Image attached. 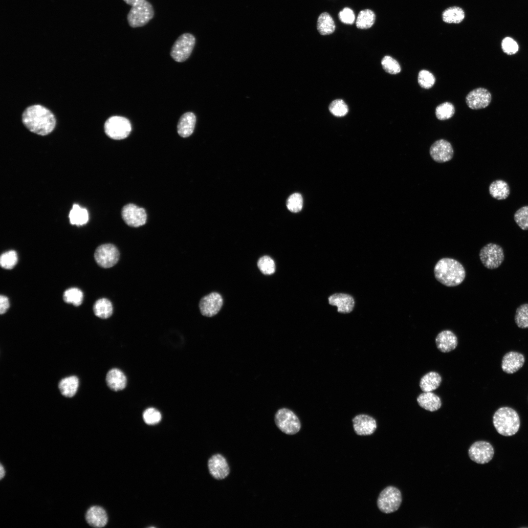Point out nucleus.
I'll list each match as a JSON object with an SVG mask.
<instances>
[{"label":"nucleus","mask_w":528,"mask_h":528,"mask_svg":"<svg viewBox=\"0 0 528 528\" xmlns=\"http://www.w3.org/2000/svg\"><path fill=\"white\" fill-rule=\"evenodd\" d=\"M22 122L29 131L40 135L51 133L56 125L53 113L40 105L27 107L22 114Z\"/></svg>","instance_id":"obj_1"},{"label":"nucleus","mask_w":528,"mask_h":528,"mask_svg":"<svg viewBox=\"0 0 528 528\" xmlns=\"http://www.w3.org/2000/svg\"><path fill=\"white\" fill-rule=\"evenodd\" d=\"M434 273L438 282L448 287L460 285L466 276V272L462 264L451 258H443L439 260L434 266Z\"/></svg>","instance_id":"obj_2"},{"label":"nucleus","mask_w":528,"mask_h":528,"mask_svg":"<svg viewBox=\"0 0 528 528\" xmlns=\"http://www.w3.org/2000/svg\"><path fill=\"white\" fill-rule=\"evenodd\" d=\"M493 423L498 433L504 436H511L518 432L520 420L515 410L508 407H502L495 412Z\"/></svg>","instance_id":"obj_3"},{"label":"nucleus","mask_w":528,"mask_h":528,"mask_svg":"<svg viewBox=\"0 0 528 528\" xmlns=\"http://www.w3.org/2000/svg\"><path fill=\"white\" fill-rule=\"evenodd\" d=\"M154 11L148 1L132 6L127 16L129 25L132 28L142 27L147 24L154 17Z\"/></svg>","instance_id":"obj_4"},{"label":"nucleus","mask_w":528,"mask_h":528,"mask_svg":"<svg viewBox=\"0 0 528 528\" xmlns=\"http://www.w3.org/2000/svg\"><path fill=\"white\" fill-rule=\"evenodd\" d=\"M274 421L277 427L287 435H294L301 429L300 421L297 415L286 408L279 409L275 413Z\"/></svg>","instance_id":"obj_5"},{"label":"nucleus","mask_w":528,"mask_h":528,"mask_svg":"<svg viewBox=\"0 0 528 528\" xmlns=\"http://www.w3.org/2000/svg\"><path fill=\"white\" fill-rule=\"evenodd\" d=\"M401 503L400 491L395 486H389L380 493L377 500V506L381 512L388 514L398 510Z\"/></svg>","instance_id":"obj_6"},{"label":"nucleus","mask_w":528,"mask_h":528,"mask_svg":"<svg viewBox=\"0 0 528 528\" xmlns=\"http://www.w3.org/2000/svg\"><path fill=\"white\" fill-rule=\"evenodd\" d=\"M132 130L130 121L120 116L109 117L104 124L106 135L114 140L123 139L128 136Z\"/></svg>","instance_id":"obj_7"},{"label":"nucleus","mask_w":528,"mask_h":528,"mask_svg":"<svg viewBox=\"0 0 528 528\" xmlns=\"http://www.w3.org/2000/svg\"><path fill=\"white\" fill-rule=\"evenodd\" d=\"M196 44V38L190 33L180 35L172 46L170 55L176 62H183L190 56Z\"/></svg>","instance_id":"obj_8"},{"label":"nucleus","mask_w":528,"mask_h":528,"mask_svg":"<svg viewBox=\"0 0 528 528\" xmlns=\"http://www.w3.org/2000/svg\"><path fill=\"white\" fill-rule=\"evenodd\" d=\"M479 257L485 267L489 269H494L502 264L505 259V255L502 246L490 242L481 249Z\"/></svg>","instance_id":"obj_9"},{"label":"nucleus","mask_w":528,"mask_h":528,"mask_svg":"<svg viewBox=\"0 0 528 528\" xmlns=\"http://www.w3.org/2000/svg\"><path fill=\"white\" fill-rule=\"evenodd\" d=\"M120 253L117 248L111 243L99 246L94 253L95 260L102 267L108 268L114 266L119 259Z\"/></svg>","instance_id":"obj_10"},{"label":"nucleus","mask_w":528,"mask_h":528,"mask_svg":"<svg viewBox=\"0 0 528 528\" xmlns=\"http://www.w3.org/2000/svg\"><path fill=\"white\" fill-rule=\"evenodd\" d=\"M494 454L493 446L489 442L485 441H476L468 449L470 459L479 464L488 463L493 458Z\"/></svg>","instance_id":"obj_11"},{"label":"nucleus","mask_w":528,"mask_h":528,"mask_svg":"<svg viewBox=\"0 0 528 528\" xmlns=\"http://www.w3.org/2000/svg\"><path fill=\"white\" fill-rule=\"evenodd\" d=\"M122 217L129 226L137 227L145 224L147 214L145 209L134 204L129 203L123 206Z\"/></svg>","instance_id":"obj_12"},{"label":"nucleus","mask_w":528,"mask_h":528,"mask_svg":"<svg viewBox=\"0 0 528 528\" xmlns=\"http://www.w3.org/2000/svg\"><path fill=\"white\" fill-rule=\"evenodd\" d=\"M429 153L432 158L436 162L444 163L452 159L454 150L449 142L440 139L436 140L432 144Z\"/></svg>","instance_id":"obj_13"},{"label":"nucleus","mask_w":528,"mask_h":528,"mask_svg":"<svg viewBox=\"0 0 528 528\" xmlns=\"http://www.w3.org/2000/svg\"><path fill=\"white\" fill-rule=\"evenodd\" d=\"M491 95L486 88H478L470 91L465 97L468 107L472 110H479L487 107L491 101Z\"/></svg>","instance_id":"obj_14"},{"label":"nucleus","mask_w":528,"mask_h":528,"mask_svg":"<svg viewBox=\"0 0 528 528\" xmlns=\"http://www.w3.org/2000/svg\"><path fill=\"white\" fill-rule=\"evenodd\" d=\"M208 468L211 476L218 480L224 479L230 473L228 463L220 454H214L209 459Z\"/></svg>","instance_id":"obj_15"},{"label":"nucleus","mask_w":528,"mask_h":528,"mask_svg":"<svg viewBox=\"0 0 528 528\" xmlns=\"http://www.w3.org/2000/svg\"><path fill=\"white\" fill-rule=\"evenodd\" d=\"M222 304L223 299L220 294L217 292H212L200 300L199 307L203 316L212 317L219 312Z\"/></svg>","instance_id":"obj_16"},{"label":"nucleus","mask_w":528,"mask_h":528,"mask_svg":"<svg viewBox=\"0 0 528 528\" xmlns=\"http://www.w3.org/2000/svg\"><path fill=\"white\" fill-rule=\"evenodd\" d=\"M352 421L354 432L359 436L371 435L377 428L375 419L368 415H358L352 418Z\"/></svg>","instance_id":"obj_17"},{"label":"nucleus","mask_w":528,"mask_h":528,"mask_svg":"<svg viewBox=\"0 0 528 528\" xmlns=\"http://www.w3.org/2000/svg\"><path fill=\"white\" fill-rule=\"evenodd\" d=\"M525 357L520 352L510 351L506 353L502 360V370L508 374L518 371L524 365Z\"/></svg>","instance_id":"obj_18"},{"label":"nucleus","mask_w":528,"mask_h":528,"mask_svg":"<svg viewBox=\"0 0 528 528\" xmlns=\"http://www.w3.org/2000/svg\"><path fill=\"white\" fill-rule=\"evenodd\" d=\"M435 342L438 350L442 352H448L454 350L458 343L457 336L450 330H444L438 333Z\"/></svg>","instance_id":"obj_19"},{"label":"nucleus","mask_w":528,"mask_h":528,"mask_svg":"<svg viewBox=\"0 0 528 528\" xmlns=\"http://www.w3.org/2000/svg\"><path fill=\"white\" fill-rule=\"evenodd\" d=\"M330 305L337 307L339 312L347 313L351 312L354 306V300L350 295L345 293H335L328 298Z\"/></svg>","instance_id":"obj_20"},{"label":"nucleus","mask_w":528,"mask_h":528,"mask_svg":"<svg viewBox=\"0 0 528 528\" xmlns=\"http://www.w3.org/2000/svg\"><path fill=\"white\" fill-rule=\"evenodd\" d=\"M86 520L89 525L94 528H102L108 522L106 511L99 506H92L87 511Z\"/></svg>","instance_id":"obj_21"},{"label":"nucleus","mask_w":528,"mask_h":528,"mask_svg":"<svg viewBox=\"0 0 528 528\" xmlns=\"http://www.w3.org/2000/svg\"><path fill=\"white\" fill-rule=\"evenodd\" d=\"M417 400L420 407L430 412L437 411L441 406L440 397L432 392H423L418 395Z\"/></svg>","instance_id":"obj_22"},{"label":"nucleus","mask_w":528,"mask_h":528,"mask_svg":"<svg viewBox=\"0 0 528 528\" xmlns=\"http://www.w3.org/2000/svg\"><path fill=\"white\" fill-rule=\"evenodd\" d=\"M196 123V117L191 112L183 114L179 119L177 131L178 134L182 137L190 136L193 132Z\"/></svg>","instance_id":"obj_23"},{"label":"nucleus","mask_w":528,"mask_h":528,"mask_svg":"<svg viewBox=\"0 0 528 528\" xmlns=\"http://www.w3.org/2000/svg\"><path fill=\"white\" fill-rule=\"evenodd\" d=\"M106 381L108 386L114 391L123 390L126 386L127 378L119 369L113 368L107 374Z\"/></svg>","instance_id":"obj_24"},{"label":"nucleus","mask_w":528,"mask_h":528,"mask_svg":"<svg viewBox=\"0 0 528 528\" xmlns=\"http://www.w3.org/2000/svg\"><path fill=\"white\" fill-rule=\"evenodd\" d=\"M441 381V377L438 373L431 371L421 378L419 387L423 392H432L439 387Z\"/></svg>","instance_id":"obj_25"},{"label":"nucleus","mask_w":528,"mask_h":528,"mask_svg":"<svg viewBox=\"0 0 528 528\" xmlns=\"http://www.w3.org/2000/svg\"><path fill=\"white\" fill-rule=\"evenodd\" d=\"M59 389L61 394L67 397L73 396L77 391L79 379L74 375L63 378L59 382Z\"/></svg>","instance_id":"obj_26"},{"label":"nucleus","mask_w":528,"mask_h":528,"mask_svg":"<svg viewBox=\"0 0 528 528\" xmlns=\"http://www.w3.org/2000/svg\"><path fill=\"white\" fill-rule=\"evenodd\" d=\"M489 192L493 198L498 200L506 199L510 194V189L507 183L501 179L496 180L489 185Z\"/></svg>","instance_id":"obj_27"},{"label":"nucleus","mask_w":528,"mask_h":528,"mask_svg":"<svg viewBox=\"0 0 528 528\" xmlns=\"http://www.w3.org/2000/svg\"><path fill=\"white\" fill-rule=\"evenodd\" d=\"M335 22L331 16L327 12L321 13L317 22V29L322 35L333 33L335 30Z\"/></svg>","instance_id":"obj_28"},{"label":"nucleus","mask_w":528,"mask_h":528,"mask_svg":"<svg viewBox=\"0 0 528 528\" xmlns=\"http://www.w3.org/2000/svg\"><path fill=\"white\" fill-rule=\"evenodd\" d=\"M94 314L99 318L107 319L113 313V307L111 302L107 298H101L97 300L93 305Z\"/></svg>","instance_id":"obj_29"},{"label":"nucleus","mask_w":528,"mask_h":528,"mask_svg":"<svg viewBox=\"0 0 528 528\" xmlns=\"http://www.w3.org/2000/svg\"><path fill=\"white\" fill-rule=\"evenodd\" d=\"M375 14L372 10L366 9L360 11L357 17L356 26L360 29L371 28L375 21Z\"/></svg>","instance_id":"obj_30"},{"label":"nucleus","mask_w":528,"mask_h":528,"mask_svg":"<svg viewBox=\"0 0 528 528\" xmlns=\"http://www.w3.org/2000/svg\"><path fill=\"white\" fill-rule=\"evenodd\" d=\"M464 17V11L458 6L448 7L442 13L443 21L448 23H459L463 20Z\"/></svg>","instance_id":"obj_31"},{"label":"nucleus","mask_w":528,"mask_h":528,"mask_svg":"<svg viewBox=\"0 0 528 528\" xmlns=\"http://www.w3.org/2000/svg\"><path fill=\"white\" fill-rule=\"evenodd\" d=\"M69 218L71 224L83 225L88 221V212L87 209L81 208L79 205L75 204H73L70 211Z\"/></svg>","instance_id":"obj_32"},{"label":"nucleus","mask_w":528,"mask_h":528,"mask_svg":"<svg viewBox=\"0 0 528 528\" xmlns=\"http://www.w3.org/2000/svg\"><path fill=\"white\" fill-rule=\"evenodd\" d=\"M63 299L67 303L72 304L75 306H79L83 302V293L78 288H70L64 292Z\"/></svg>","instance_id":"obj_33"},{"label":"nucleus","mask_w":528,"mask_h":528,"mask_svg":"<svg viewBox=\"0 0 528 528\" xmlns=\"http://www.w3.org/2000/svg\"><path fill=\"white\" fill-rule=\"evenodd\" d=\"M455 107L450 102H445L438 105L435 109L437 119L445 120L451 118L455 113Z\"/></svg>","instance_id":"obj_34"},{"label":"nucleus","mask_w":528,"mask_h":528,"mask_svg":"<svg viewBox=\"0 0 528 528\" xmlns=\"http://www.w3.org/2000/svg\"><path fill=\"white\" fill-rule=\"evenodd\" d=\"M514 320L519 328H528V303L522 304L517 308Z\"/></svg>","instance_id":"obj_35"},{"label":"nucleus","mask_w":528,"mask_h":528,"mask_svg":"<svg viewBox=\"0 0 528 528\" xmlns=\"http://www.w3.org/2000/svg\"><path fill=\"white\" fill-rule=\"evenodd\" d=\"M18 262V255L16 252L11 250L2 253L0 258L1 266L6 269H12Z\"/></svg>","instance_id":"obj_36"},{"label":"nucleus","mask_w":528,"mask_h":528,"mask_svg":"<svg viewBox=\"0 0 528 528\" xmlns=\"http://www.w3.org/2000/svg\"><path fill=\"white\" fill-rule=\"evenodd\" d=\"M381 65L383 69L391 74H396L401 71L399 63L390 56H385L381 60Z\"/></svg>","instance_id":"obj_37"},{"label":"nucleus","mask_w":528,"mask_h":528,"mask_svg":"<svg viewBox=\"0 0 528 528\" xmlns=\"http://www.w3.org/2000/svg\"><path fill=\"white\" fill-rule=\"evenodd\" d=\"M418 81L420 87L424 89H429L434 85L436 79L431 72L422 69L418 72Z\"/></svg>","instance_id":"obj_38"},{"label":"nucleus","mask_w":528,"mask_h":528,"mask_svg":"<svg viewBox=\"0 0 528 528\" xmlns=\"http://www.w3.org/2000/svg\"><path fill=\"white\" fill-rule=\"evenodd\" d=\"M260 271L265 275H271L275 272V264L273 260L268 256L261 257L257 263Z\"/></svg>","instance_id":"obj_39"},{"label":"nucleus","mask_w":528,"mask_h":528,"mask_svg":"<svg viewBox=\"0 0 528 528\" xmlns=\"http://www.w3.org/2000/svg\"><path fill=\"white\" fill-rule=\"evenodd\" d=\"M514 219L521 229L528 230V205L517 210L514 214Z\"/></svg>","instance_id":"obj_40"},{"label":"nucleus","mask_w":528,"mask_h":528,"mask_svg":"<svg viewBox=\"0 0 528 528\" xmlns=\"http://www.w3.org/2000/svg\"><path fill=\"white\" fill-rule=\"evenodd\" d=\"M329 110L333 115L337 117H342L347 114L348 107L343 100L336 99L330 103L329 106Z\"/></svg>","instance_id":"obj_41"},{"label":"nucleus","mask_w":528,"mask_h":528,"mask_svg":"<svg viewBox=\"0 0 528 528\" xmlns=\"http://www.w3.org/2000/svg\"><path fill=\"white\" fill-rule=\"evenodd\" d=\"M303 200L302 196L297 193L290 195L286 202L288 209L292 212H299L302 208Z\"/></svg>","instance_id":"obj_42"},{"label":"nucleus","mask_w":528,"mask_h":528,"mask_svg":"<svg viewBox=\"0 0 528 528\" xmlns=\"http://www.w3.org/2000/svg\"><path fill=\"white\" fill-rule=\"evenodd\" d=\"M143 418L146 423L154 425L160 422L161 419L160 413L156 409L149 408L143 414Z\"/></svg>","instance_id":"obj_43"},{"label":"nucleus","mask_w":528,"mask_h":528,"mask_svg":"<svg viewBox=\"0 0 528 528\" xmlns=\"http://www.w3.org/2000/svg\"><path fill=\"white\" fill-rule=\"evenodd\" d=\"M502 49L504 52L508 55L515 54L518 50L519 46L515 41L510 37H506L502 41Z\"/></svg>","instance_id":"obj_44"},{"label":"nucleus","mask_w":528,"mask_h":528,"mask_svg":"<svg viewBox=\"0 0 528 528\" xmlns=\"http://www.w3.org/2000/svg\"><path fill=\"white\" fill-rule=\"evenodd\" d=\"M340 21L343 23L352 24L355 21V15L352 9L345 7L338 13Z\"/></svg>","instance_id":"obj_45"},{"label":"nucleus","mask_w":528,"mask_h":528,"mask_svg":"<svg viewBox=\"0 0 528 528\" xmlns=\"http://www.w3.org/2000/svg\"><path fill=\"white\" fill-rule=\"evenodd\" d=\"M10 306L8 298L4 295L0 296V313H5Z\"/></svg>","instance_id":"obj_46"},{"label":"nucleus","mask_w":528,"mask_h":528,"mask_svg":"<svg viewBox=\"0 0 528 528\" xmlns=\"http://www.w3.org/2000/svg\"><path fill=\"white\" fill-rule=\"evenodd\" d=\"M126 4L131 6H133L142 3L146 0H123Z\"/></svg>","instance_id":"obj_47"},{"label":"nucleus","mask_w":528,"mask_h":528,"mask_svg":"<svg viewBox=\"0 0 528 528\" xmlns=\"http://www.w3.org/2000/svg\"><path fill=\"white\" fill-rule=\"evenodd\" d=\"M5 475V470L2 465L0 464V479L1 480Z\"/></svg>","instance_id":"obj_48"}]
</instances>
